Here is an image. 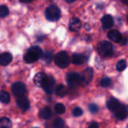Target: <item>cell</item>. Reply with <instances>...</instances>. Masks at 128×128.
I'll return each mask as SVG.
<instances>
[{
    "instance_id": "obj_9",
    "label": "cell",
    "mask_w": 128,
    "mask_h": 128,
    "mask_svg": "<svg viewBox=\"0 0 128 128\" xmlns=\"http://www.w3.org/2000/svg\"><path fill=\"white\" fill-rule=\"evenodd\" d=\"M16 104L18 107L22 111H27L30 108V103L26 97L20 96L16 99Z\"/></svg>"
},
{
    "instance_id": "obj_29",
    "label": "cell",
    "mask_w": 128,
    "mask_h": 128,
    "mask_svg": "<svg viewBox=\"0 0 128 128\" xmlns=\"http://www.w3.org/2000/svg\"><path fill=\"white\" fill-rule=\"evenodd\" d=\"M88 110L92 113H96L98 112V106L94 104H92L88 106Z\"/></svg>"
},
{
    "instance_id": "obj_23",
    "label": "cell",
    "mask_w": 128,
    "mask_h": 128,
    "mask_svg": "<svg viewBox=\"0 0 128 128\" xmlns=\"http://www.w3.org/2000/svg\"><path fill=\"white\" fill-rule=\"evenodd\" d=\"M43 59L46 63H50L52 60V53L50 51L45 52V53L43 55Z\"/></svg>"
},
{
    "instance_id": "obj_3",
    "label": "cell",
    "mask_w": 128,
    "mask_h": 128,
    "mask_svg": "<svg viewBox=\"0 0 128 128\" xmlns=\"http://www.w3.org/2000/svg\"><path fill=\"white\" fill-rule=\"evenodd\" d=\"M55 63L61 68H67L70 64V57L68 54L64 51L58 52L55 56Z\"/></svg>"
},
{
    "instance_id": "obj_31",
    "label": "cell",
    "mask_w": 128,
    "mask_h": 128,
    "mask_svg": "<svg viewBox=\"0 0 128 128\" xmlns=\"http://www.w3.org/2000/svg\"><path fill=\"white\" fill-rule=\"evenodd\" d=\"M128 42V38H122V45H124V44H126V43Z\"/></svg>"
},
{
    "instance_id": "obj_20",
    "label": "cell",
    "mask_w": 128,
    "mask_h": 128,
    "mask_svg": "<svg viewBox=\"0 0 128 128\" xmlns=\"http://www.w3.org/2000/svg\"><path fill=\"white\" fill-rule=\"evenodd\" d=\"M10 97L8 92H5V91H1L0 92V101L2 104H8L10 102Z\"/></svg>"
},
{
    "instance_id": "obj_15",
    "label": "cell",
    "mask_w": 128,
    "mask_h": 128,
    "mask_svg": "<svg viewBox=\"0 0 128 128\" xmlns=\"http://www.w3.org/2000/svg\"><path fill=\"white\" fill-rule=\"evenodd\" d=\"M12 56L9 52H4L0 55V65L5 66L10 64L12 61Z\"/></svg>"
},
{
    "instance_id": "obj_32",
    "label": "cell",
    "mask_w": 128,
    "mask_h": 128,
    "mask_svg": "<svg viewBox=\"0 0 128 128\" xmlns=\"http://www.w3.org/2000/svg\"><path fill=\"white\" fill-rule=\"evenodd\" d=\"M20 1L22 2H23V3H29V2H32L33 0H20Z\"/></svg>"
},
{
    "instance_id": "obj_22",
    "label": "cell",
    "mask_w": 128,
    "mask_h": 128,
    "mask_svg": "<svg viewBox=\"0 0 128 128\" xmlns=\"http://www.w3.org/2000/svg\"><path fill=\"white\" fill-rule=\"evenodd\" d=\"M55 111L57 114H63L65 112V106L62 104H57L55 106Z\"/></svg>"
},
{
    "instance_id": "obj_6",
    "label": "cell",
    "mask_w": 128,
    "mask_h": 128,
    "mask_svg": "<svg viewBox=\"0 0 128 128\" xmlns=\"http://www.w3.org/2000/svg\"><path fill=\"white\" fill-rule=\"evenodd\" d=\"M11 91L14 95L16 97H20L23 96L26 92V85L23 82H16L14 83L11 86Z\"/></svg>"
},
{
    "instance_id": "obj_14",
    "label": "cell",
    "mask_w": 128,
    "mask_h": 128,
    "mask_svg": "<svg viewBox=\"0 0 128 128\" xmlns=\"http://www.w3.org/2000/svg\"><path fill=\"white\" fill-rule=\"evenodd\" d=\"M47 76L45 75V74L44 73H38L34 77V84L38 86V87H42L46 79Z\"/></svg>"
},
{
    "instance_id": "obj_2",
    "label": "cell",
    "mask_w": 128,
    "mask_h": 128,
    "mask_svg": "<svg viewBox=\"0 0 128 128\" xmlns=\"http://www.w3.org/2000/svg\"><path fill=\"white\" fill-rule=\"evenodd\" d=\"M45 16L50 21H57L61 16V10L56 5L52 4L46 9Z\"/></svg>"
},
{
    "instance_id": "obj_8",
    "label": "cell",
    "mask_w": 128,
    "mask_h": 128,
    "mask_svg": "<svg viewBox=\"0 0 128 128\" xmlns=\"http://www.w3.org/2000/svg\"><path fill=\"white\" fill-rule=\"evenodd\" d=\"M114 115L118 120H124L127 118L128 115V110L126 106L120 104L114 111Z\"/></svg>"
},
{
    "instance_id": "obj_25",
    "label": "cell",
    "mask_w": 128,
    "mask_h": 128,
    "mask_svg": "<svg viewBox=\"0 0 128 128\" xmlns=\"http://www.w3.org/2000/svg\"><path fill=\"white\" fill-rule=\"evenodd\" d=\"M127 67V63L124 60H121L118 62L117 65H116V68L118 71H123L125 70Z\"/></svg>"
},
{
    "instance_id": "obj_1",
    "label": "cell",
    "mask_w": 128,
    "mask_h": 128,
    "mask_svg": "<svg viewBox=\"0 0 128 128\" xmlns=\"http://www.w3.org/2000/svg\"><path fill=\"white\" fill-rule=\"evenodd\" d=\"M43 57V51L38 46H33L30 47L28 52L24 56V60L26 63L31 64L35 62L39 58Z\"/></svg>"
},
{
    "instance_id": "obj_5",
    "label": "cell",
    "mask_w": 128,
    "mask_h": 128,
    "mask_svg": "<svg viewBox=\"0 0 128 128\" xmlns=\"http://www.w3.org/2000/svg\"><path fill=\"white\" fill-rule=\"evenodd\" d=\"M98 50L99 53L104 57H109V56H112L113 55L112 46L108 41L104 40V41L100 42L98 44Z\"/></svg>"
},
{
    "instance_id": "obj_28",
    "label": "cell",
    "mask_w": 128,
    "mask_h": 128,
    "mask_svg": "<svg viewBox=\"0 0 128 128\" xmlns=\"http://www.w3.org/2000/svg\"><path fill=\"white\" fill-rule=\"evenodd\" d=\"M72 113H73L74 116H75V117H79V116H80L82 115L83 112H82V110L81 108H80V107H76V108H74V109L73 110Z\"/></svg>"
},
{
    "instance_id": "obj_21",
    "label": "cell",
    "mask_w": 128,
    "mask_h": 128,
    "mask_svg": "<svg viewBox=\"0 0 128 128\" xmlns=\"http://www.w3.org/2000/svg\"><path fill=\"white\" fill-rule=\"evenodd\" d=\"M12 123L11 121L5 117L0 118V128H11Z\"/></svg>"
},
{
    "instance_id": "obj_7",
    "label": "cell",
    "mask_w": 128,
    "mask_h": 128,
    "mask_svg": "<svg viewBox=\"0 0 128 128\" xmlns=\"http://www.w3.org/2000/svg\"><path fill=\"white\" fill-rule=\"evenodd\" d=\"M55 84H56V81L55 79L52 76H49L46 77L44 85H43V88L44 90V92L48 94H52L53 91H54V87H55Z\"/></svg>"
},
{
    "instance_id": "obj_16",
    "label": "cell",
    "mask_w": 128,
    "mask_h": 128,
    "mask_svg": "<svg viewBox=\"0 0 128 128\" xmlns=\"http://www.w3.org/2000/svg\"><path fill=\"white\" fill-rule=\"evenodd\" d=\"M39 116L44 119L48 120L52 117V110L50 107H44L39 112Z\"/></svg>"
},
{
    "instance_id": "obj_24",
    "label": "cell",
    "mask_w": 128,
    "mask_h": 128,
    "mask_svg": "<svg viewBox=\"0 0 128 128\" xmlns=\"http://www.w3.org/2000/svg\"><path fill=\"white\" fill-rule=\"evenodd\" d=\"M52 126L55 128H62L64 127V122L62 118H57L54 121Z\"/></svg>"
},
{
    "instance_id": "obj_13",
    "label": "cell",
    "mask_w": 128,
    "mask_h": 128,
    "mask_svg": "<svg viewBox=\"0 0 128 128\" xmlns=\"http://www.w3.org/2000/svg\"><path fill=\"white\" fill-rule=\"evenodd\" d=\"M93 69L92 68H88L84 70V73L82 74L83 78V83L85 85L88 84L93 78Z\"/></svg>"
},
{
    "instance_id": "obj_26",
    "label": "cell",
    "mask_w": 128,
    "mask_h": 128,
    "mask_svg": "<svg viewBox=\"0 0 128 128\" xmlns=\"http://www.w3.org/2000/svg\"><path fill=\"white\" fill-rule=\"evenodd\" d=\"M111 83H112V80L109 77H105V78L102 79V80L100 81V86L104 88L109 87L111 85Z\"/></svg>"
},
{
    "instance_id": "obj_30",
    "label": "cell",
    "mask_w": 128,
    "mask_h": 128,
    "mask_svg": "<svg viewBox=\"0 0 128 128\" xmlns=\"http://www.w3.org/2000/svg\"><path fill=\"white\" fill-rule=\"evenodd\" d=\"M89 128H98V124L97 123H94V122H92L90 125H89Z\"/></svg>"
},
{
    "instance_id": "obj_35",
    "label": "cell",
    "mask_w": 128,
    "mask_h": 128,
    "mask_svg": "<svg viewBox=\"0 0 128 128\" xmlns=\"http://www.w3.org/2000/svg\"></svg>"
},
{
    "instance_id": "obj_12",
    "label": "cell",
    "mask_w": 128,
    "mask_h": 128,
    "mask_svg": "<svg viewBox=\"0 0 128 128\" xmlns=\"http://www.w3.org/2000/svg\"><path fill=\"white\" fill-rule=\"evenodd\" d=\"M101 22H102L103 28L104 29L110 28L111 27H112V26L114 24V21H113L112 17L110 15H109V14H106V15L104 16L103 18H102Z\"/></svg>"
},
{
    "instance_id": "obj_27",
    "label": "cell",
    "mask_w": 128,
    "mask_h": 128,
    "mask_svg": "<svg viewBox=\"0 0 128 128\" xmlns=\"http://www.w3.org/2000/svg\"><path fill=\"white\" fill-rule=\"evenodd\" d=\"M9 13L8 8L5 5H1L0 6V17H4L6 16Z\"/></svg>"
},
{
    "instance_id": "obj_4",
    "label": "cell",
    "mask_w": 128,
    "mask_h": 128,
    "mask_svg": "<svg viewBox=\"0 0 128 128\" xmlns=\"http://www.w3.org/2000/svg\"><path fill=\"white\" fill-rule=\"evenodd\" d=\"M67 82L71 88L77 87L83 82L82 75H80L78 73H70L67 76Z\"/></svg>"
},
{
    "instance_id": "obj_34",
    "label": "cell",
    "mask_w": 128,
    "mask_h": 128,
    "mask_svg": "<svg viewBox=\"0 0 128 128\" xmlns=\"http://www.w3.org/2000/svg\"><path fill=\"white\" fill-rule=\"evenodd\" d=\"M68 3H72V2H74L76 0H65Z\"/></svg>"
},
{
    "instance_id": "obj_19",
    "label": "cell",
    "mask_w": 128,
    "mask_h": 128,
    "mask_svg": "<svg viewBox=\"0 0 128 128\" xmlns=\"http://www.w3.org/2000/svg\"><path fill=\"white\" fill-rule=\"evenodd\" d=\"M56 93L59 97H64L67 94V93H68V89H67V88L64 86L60 84V85L56 86Z\"/></svg>"
},
{
    "instance_id": "obj_11",
    "label": "cell",
    "mask_w": 128,
    "mask_h": 128,
    "mask_svg": "<svg viewBox=\"0 0 128 128\" xmlns=\"http://www.w3.org/2000/svg\"><path fill=\"white\" fill-rule=\"evenodd\" d=\"M108 38L116 43H121L123 38L122 34L118 30H111L108 33Z\"/></svg>"
},
{
    "instance_id": "obj_33",
    "label": "cell",
    "mask_w": 128,
    "mask_h": 128,
    "mask_svg": "<svg viewBox=\"0 0 128 128\" xmlns=\"http://www.w3.org/2000/svg\"><path fill=\"white\" fill-rule=\"evenodd\" d=\"M122 2L124 4H125L128 5V0H122Z\"/></svg>"
},
{
    "instance_id": "obj_18",
    "label": "cell",
    "mask_w": 128,
    "mask_h": 128,
    "mask_svg": "<svg viewBox=\"0 0 128 128\" xmlns=\"http://www.w3.org/2000/svg\"><path fill=\"white\" fill-rule=\"evenodd\" d=\"M71 60L74 64H81L85 62V57L81 54L76 53L72 56Z\"/></svg>"
},
{
    "instance_id": "obj_17",
    "label": "cell",
    "mask_w": 128,
    "mask_h": 128,
    "mask_svg": "<svg viewBox=\"0 0 128 128\" xmlns=\"http://www.w3.org/2000/svg\"><path fill=\"white\" fill-rule=\"evenodd\" d=\"M121 104L119 103V101L116 99V98H110L108 100V101L106 102V106L107 108L111 110V111H114Z\"/></svg>"
},
{
    "instance_id": "obj_10",
    "label": "cell",
    "mask_w": 128,
    "mask_h": 128,
    "mask_svg": "<svg viewBox=\"0 0 128 128\" xmlns=\"http://www.w3.org/2000/svg\"><path fill=\"white\" fill-rule=\"evenodd\" d=\"M82 27V23L81 21L76 18V17H73L70 19L69 22V28L70 30L73 32H77L79 31Z\"/></svg>"
}]
</instances>
